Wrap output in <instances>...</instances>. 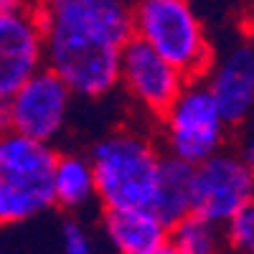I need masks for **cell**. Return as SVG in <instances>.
<instances>
[{"mask_svg": "<svg viewBox=\"0 0 254 254\" xmlns=\"http://www.w3.org/2000/svg\"><path fill=\"white\" fill-rule=\"evenodd\" d=\"M46 66L74 97L104 99L117 89L120 54L132 36L127 0H33Z\"/></svg>", "mask_w": 254, "mask_h": 254, "instance_id": "cell-1", "label": "cell"}, {"mask_svg": "<svg viewBox=\"0 0 254 254\" xmlns=\"http://www.w3.org/2000/svg\"><path fill=\"white\" fill-rule=\"evenodd\" d=\"M99 208H150L163 163L155 135L140 127H117L89 147Z\"/></svg>", "mask_w": 254, "mask_h": 254, "instance_id": "cell-2", "label": "cell"}, {"mask_svg": "<svg viewBox=\"0 0 254 254\" xmlns=\"http://www.w3.org/2000/svg\"><path fill=\"white\" fill-rule=\"evenodd\" d=\"M132 36L155 49L188 79L203 76L214 59V41L193 0H132Z\"/></svg>", "mask_w": 254, "mask_h": 254, "instance_id": "cell-3", "label": "cell"}, {"mask_svg": "<svg viewBox=\"0 0 254 254\" xmlns=\"http://www.w3.org/2000/svg\"><path fill=\"white\" fill-rule=\"evenodd\" d=\"M158 142L165 155H173L188 165H196L211 153L231 142V127L219 112L206 81L193 76L183 84L178 97L155 120Z\"/></svg>", "mask_w": 254, "mask_h": 254, "instance_id": "cell-4", "label": "cell"}, {"mask_svg": "<svg viewBox=\"0 0 254 254\" xmlns=\"http://www.w3.org/2000/svg\"><path fill=\"white\" fill-rule=\"evenodd\" d=\"M54 142L28 137L15 130L0 132V186L8 198L10 226L31 221L54 208Z\"/></svg>", "mask_w": 254, "mask_h": 254, "instance_id": "cell-5", "label": "cell"}, {"mask_svg": "<svg viewBox=\"0 0 254 254\" xmlns=\"http://www.w3.org/2000/svg\"><path fill=\"white\" fill-rule=\"evenodd\" d=\"M254 198V173L244 150L224 145L190 168V211L208 221L226 224Z\"/></svg>", "mask_w": 254, "mask_h": 254, "instance_id": "cell-6", "label": "cell"}, {"mask_svg": "<svg viewBox=\"0 0 254 254\" xmlns=\"http://www.w3.org/2000/svg\"><path fill=\"white\" fill-rule=\"evenodd\" d=\"M188 76L176 69L171 61H165L155 49H150L137 36H130L120 54V81L117 89H122L135 104V110L147 120H158L168 104H171Z\"/></svg>", "mask_w": 254, "mask_h": 254, "instance_id": "cell-7", "label": "cell"}, {"mask_svg": "<svg viewBox=\"0 0 254 254\" xmlns=\"http://www.w3.org/2000/svg\"><path fill=\"white\" fill-rule=\"evenodd\" d=\"M74 99L76 97L66 87V81L44 66L8 97V127L28 137L54 142L69 122Z\"/></svg>", "mask_w": 254, "mask_h": 254, "instance_id": "cell-8", "label": "cell"}, {"mask_svg": "<svg viewBox=\"0 0 254 254\" xmlns=\"http://www.w3.org/2000/svg\"><path fill=\"white\" fill-rule=\"evenodd\" d=\"M219 112L231 130L244 127L254 115V51L244 36L224 51H214L208 69L201 76Z\"/></svg>", "mask_w": 254, "mask_h": 254, "instance_id": "cell-9", "label": "cell"}, {"mask_svg": "<svg viewBox=\"0 0 254 254\" xmlns=\"http://www.w3.org/2000/svg\"><path fill=\"white\" fill-rule=\"evenodd\" d=\"M46 66L44 31L33 5L0 13V102Z\"/></svg>", "mask_w": 254, "mask_h": 254, "instance_id": "cell-10", "label": "cell"}, {"mask_svg": "<svg viewBox=\"0 0 254 254\" xmlns=\"http://www.w3.org/2000/svg\"><path fill=\"white\" fill-rule=\"evenodd\" d=\"M102 231L120 254H171V226L153 208H102Z\"/></svg>", "mask_w": 254, "mask_h": 254, "instance_id": "cell-11", "label": "cell"}, {"mask_svg": "<svg viewBox=\"0 0 254 254\" xmlns=\"http://www.w3.org/2000/svg\"><path fill=\"white\" fill-rule=\"evenodd\" d=\"M54 208L66 214H81L97 203V186L89 155L84 153H59L54 163Z\"/></svg>", "mask_w": 254, "mask_h": 254, "instance_id": "cell-12", "label": "cell"}, {"mask_svg": "<svg viewBox=\"0 0 254 254\" xmlns=\"http://www.w3.org/2000/svg\"><path fill=\"white\" fill-rule=\"evenodd\" d=\"M190 168L173 155H163L158 190L153 198V211L171 226L186 214H190Z\"/></svg>", "mask_w": 254, "mask_h": 254, "instance_id": "cell-13", "label": "cell"}, {"mask_svg": "<svg viewBox=\"0 0 254 254\" xmlns=\"http://www.w3.org/2000/svg\"><path fill=\"white\" fill-rule=\"evenodd\" d=\"M224 249V226L201 214H186L171 224V254H214Z\"/></svg>", "mask_w": 254, "mask_h": 254, "instance_id": "cell-14", "label": "cell"}, {"mask_svg": "<svg viewBox=\"0 0 254 254\" xmlns=\"http://www.w3.org/2000/svg\"><path fill=\"white\" fill-rule=\"evenodd\" d=\"M224 247L239 254H254V198L224 224Z\"/></svg>", "mask_w": 254, "mask_h": 254, "instance_id": "cell-15", "label": "cell"}, {"mask_svg": "<svg viewBox=\"0 0 254 254\" xmlns=\"http://www.w3.org/2000/svg\"><path fill=\"white\" fill-rule=\"evenodd\" d=\"M59 239H61V249L66 254H89L94 249V239L89 234L87 224L81 219H76V214H69L61 221Z\"/></svg>", "mask_w": 254, "mask_h": 254, "instance_id": "cell-16", "label": "cell"}, {"mask_svg": "<svg viewBox=\"0 0 254 254\" xmlns=\"http://www.w3.org/2000/svg\"><path fill=\"white\" fill-rule=\"evenodd\" d=\"M244 41L252 46L254 51V5L249 8V13L244 15Z\"/></svg>", "mask_w": 254, "mask_h": 254, "instance_id": "cell-17", "label": "cell"}, {"mask_svg": "<svg viewBox=\"0 0 254 254\" xmlns=\"http://www.w3.org/2000/svg\"><path fill=\"white\" fill-rule=\"evenodd\" d=\"M0 226H10V214H8V198L5 190L0 186Z\"/></svg>", "mask_w": 254, "mask_h": 254, "instance_id": "cell-18", "label": "cell"}, {"mask_svg": "<svg viewBox=\"0 0 254 254\" xmlns=\"http://www.w3.org/2000/svg\"><path fill=\"white\" fill-rule=\"evenodd\" d=\"M33 0H0V13L3 10H13V8H23V5H31Z\"/></svg>", "mask_w": 254, "mask_h": 254, "instance_id": "cell-19", "label": "cell"}, {"mask_svg": "<svg viewBox=\"0 0 254 254\" xmlns=\"http://www.w3.org/2000/svg\"><path fill=\"white\" fill-rule=\"evenodd\" d=\"M244 155H247V160H249V168H252V173H254V145H249L247 150H244Z\"/></svg>", "mask_w": 254, "mask_h": 254, "instance_id": "cell-20", "label": "cell"}, {"mask_svg": "<svg viewBox=\"0 0 254 254\" xmlns=\"http://www.w3.org/2000/svg\"><path fill=\"white\" fill-rule=\"evenodd\" d=\"M252 5H254V0H252Z\"/></svg>", "mask_w": 254, "mask_h": 254, "instance_id": "cell-21", "label": "cell"}]
</instances>
